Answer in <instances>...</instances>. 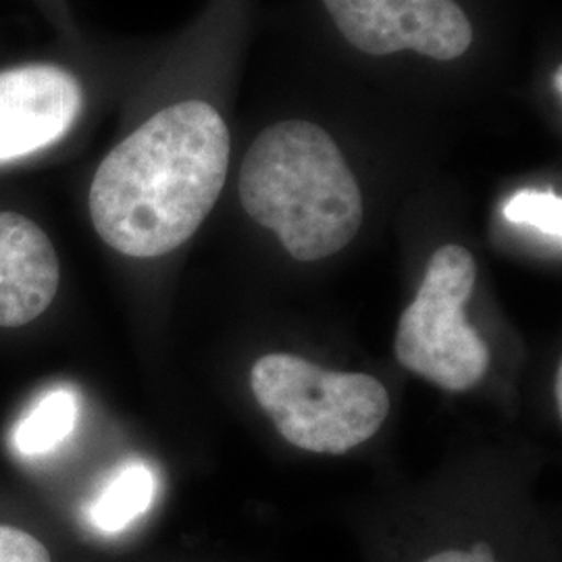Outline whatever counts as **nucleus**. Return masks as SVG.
Wrapping results in <instances>:
<instances>
[{"label":"nucleus","mask_w":562,"mask_h":562,"mask_svg":"<svg viewBox=\"0 0 562 562\" xmlns=\"http://www.w3.org/2000/svg\"><path fill=\"white\" fill-rule=\"evenodd\" d=\"M252 392L285 442L317 454H344L367 442L390 411L380 380L325 371L294 355L255 362Z\"/></svg>","instance_id":"7ed1b4c3"},{"label":"nucleus","mask_w":562,"mask_h":562,"mask_svg":"<svg viewBox=\"0 0 562 562\" xmlns=\"http://www.w3.org/2000/svg\"><path fill=\"white\" fill-rule=\"evenodd\" d=\"M229 148V130L209 102L162 109L97 169L88 196L97 234L134 259L173 252L220 199Z\"/></svg>","instance_id":"f257e3e1"},{"label":"nucleus","mask_w":562,"mask_h":562,"mask_svg":"<svg viewBox=\"0 0 562 562\" xmlns=\"http://www.w3.org/2000/svg\"><path fill=\"white\" fill-rule=\"evenodd\" d=\"M83 106L80 81L55 65L0 71V162L60 140Z\"/></svg>","instance_id":"423d86ee"},{"label":"nucleus","mask_w":562,"mask_h":562,"mask_svg":"<svg viewBox=\"0 0 562 562\" xmlns=\"http://www.w3.org/2000/svg\"><path fill=\"white\" fill-rule=\"evenodd\" d=\"M59 283V257L41 225L20 213H0V327L38 319Z\"/></svg>","instance_id":"0eeeda50"},{"label":"nucleus","mask_w":562,"mask_h":562,"mask_svg":"<svg viewBox=\"0 0 562 562\" xmlns=\"http://www.w3.org/2000/svg\"><path fill=\"white\" fill-rule=\"evenodd\" d=\"M80 404L74 390L55 387L44 392L15 425L13 443L23 457H42L65 442L76 423Z\"/></svg>","instance_id":"1a4fd4ad"},{"label":"nucleus","mask_w":562,"mask_h":562,"mask_svg":"<svg viewBox=\"0 0 562 562\" xmlns=\"http://www.w3.org/2000/svg\"><path fill=\"white\" fill-rule=\"evenodd\" d=\"M557 83H554V86H557V94H561L562 92V69L561 67H559V69H557Z\"/></svg>","instance_id":"ddd939ff"},{"label":"nucleus","mask_w":562,"mask_h":562,"mask_svg":"<svg viewBox=\"0 0 562 562\" xmlns=\"http://www.w3.org/2000/svg\"><path fill=\"white\" fill-rule=\"evenodd\" d=\"M341 36L373 57L415 50L454 60L473 42V27L454 0H323Z\"/></svg>","instance_id":"39448f33"},{"label":"nucleus","mask_w":562,"mask_h":562,"mask_svg":"<svg viewBox=\"0 0 562 562\" xmlns=\"http://www.w3.org/2000/svg\"><path fill=\"white\" fill-rule=\"evenodd\" d=\"M157 480L148 464L127 462L90 504L88 519L102 533H120L153 506Z\"/></svg>","instance_id":"6e6552de"},{"label":"nucleus","mask_w":562,"mask_h":562,"mask_svg":"<svg viewBox=\"0 0 562 562\" xmlns=\"http://www.w3.org/2000/svg\"><path fill=\"white\" fill-rule=\"evenodd\" d=\"M504 217L515 225L538 229L552 240L561 241V196L542 190H521L504 204Z\"/></svg>","instance_id":"9d476101"},{"label":"nucleus","mask_w":562,"mask_h":562,"mask_svg":"<svg viewBox=\"0 0 562 562\" xmlns=\"http://www.w3.org/2000/svg\"><path fill=\"white\" fill-rule=\"evenodd\" d=\"M0 562H53L46 546L32 533L0 525Z\"/></svg>","instance_id":"9b49d317"},{"label":"nucleus","mask_w":562,"mask_h":562,"mask_svg":"<svg viewBox=\"0 0 562 562\" xmlns=\"http://www.w3.org/2000/svg\"><path fill=\"white\" fill-rule=\"evenodd\" d=\"M238 190L246 213L296 261L327 259L361 229L359 183L334 138L308 121L267 127L241 161Z\"/></svg>","instance_id":"f03ea898"},{"label":"nucleus","mask_w":562,"mask_h":562,"mask_svg":"<svg viewBox=\"0 0 562 562\" xmlns=\"http://www.w3.org/2000/svg\"><path fill=\"white\" fill-rule=\"evenodd\" d=\"M475 276V261L467 248L457 244L438 248L396 331L402 367L448 392L471 390L490 367L487 344L464 317Z\"/></svg>","instance_id":"20e7f679"},{"label":"nucleus","mask_w":562,"mask_h":562,"mask_svg":"<svg viewBox=\"0 0 562 562\" xmlns=\"http://www.w3.org/2000/svg\"><path fill=\"white\" fill-rule=\"evenodd\" d=\"M425 562H496L494 550L487 543H475L469 552L462 550H446L440 554H434Z\"/></svg>","instance_id":"f8f14e48"}]
</instances>
